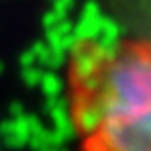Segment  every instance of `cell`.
I'll use <instances>...</instances> for the list:
<instances>
[{
    "label": "cell",
    "instance_id": "cell-1",
    "mask_svg": "<svg viewBox=\"0 0 151 151\" xmlns=\"http://www.w3.org/2000/svg\"><path fill=\"white\" fill-rule=\"evenodd\" d=\"M65 100L78 151H151V41L77 39Z\"/></svg>",
    "mask_w": 151,
    "mask_h": 151
}]
</instances>
